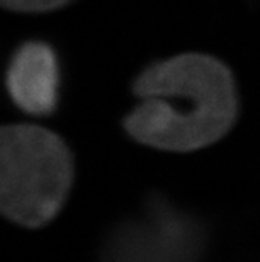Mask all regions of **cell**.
Here are the masks:
<instances>
[{"label": "cell", "mask_w": 260, "mask_h": 262, "mask_svg": "<svg viewBox=\"0 0 260 262\" xmlns=\"http://www.w3.org/2000/svg\"><path fill=\"white\" fill-rule=\"evenodd\" d=\"M73 0H2V5L16 13H45L54 11Z\"/></svg>", "instance_id": "obj_5"}, {"label": "cell", "mask_w": 260, "mask_h": 262, "mask_svg": "<svg viewBox=\"0 0 260 262\" xmlns=\"http://www.w3.org/2000/svg\"><path fill=\"white\" fill-rule=\"evenodd\" d=\"M139 104L126 116L127 134L146 146L190 152L223 138L237 121L230 69L205 54H180L148 66L133 82Z\"/></svg>", "instance_id": "obj_1"}, {"label": "cell", "mask_w": 260, "mask_h": 262, "mask_svg": "<svg viewBox=\"0 0 260 262\" xmlns=\"http://www.w3.org/2000/svg\"><path fill=\"white\" fill-rule=\"evenodd\" d=\"M74 181L64 140L44 127L5 126L0 132V207L7 219L39 228L61 210Z\"/></svg>", "instance_id": "obj_2"}, {"label": "cell", "mask_w": 260, "mask_h": 262, "mask_svg": "<svg viewBox=\"0 0 260 262\" xmlns=\"http://www.w3.org/2000/svg\"><path fill=\"white\" fill-rule=\"evenodd\" d=\"M202 226L163 198H151L141 215L117 226L107 242V262H196Z\"/></svg>", "instance_id": "obj_3"}, {"label": "cell", "mask_w": 260, "mask_h": 262, "mask_svg": "<svg viewBox=\"0 0 260 262\" xmlns=\"http://www.w3.org/2000/svg\"><path fill=\"white\" fill-rule=\"evenodd\" d=\"M60 85V61L49 42L26 41L14 51L7 69V90L22 112L36 116L54 113Z\"/></svg>", "instance_id": "obj_4"}]
</instances>
